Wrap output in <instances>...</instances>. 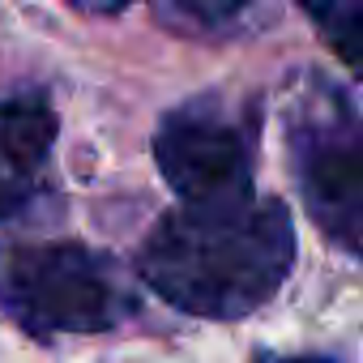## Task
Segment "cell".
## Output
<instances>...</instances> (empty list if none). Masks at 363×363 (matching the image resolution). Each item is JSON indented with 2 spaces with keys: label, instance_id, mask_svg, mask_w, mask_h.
I'll return each mask as SVG.
<instances>
[{
  "label": "cell",
  "instance_id": "obj_1",
  "mask_svg": "<svg viewBox=\"0 0 363 363\" xmlns=\"http://www.w3.org/2000/svg\"><path fill=\"white\" fill-rule=\"evenodd\" d=\"M295 265V227L278 197L179 206L141 244L137 269L171 308L235 320L278 295Z\"/></svg>",
  "mask_w": 363,
  "mask_h": 363
},
{
  "label": "cell",
  "instance_id": "obj_8",
  "mask_svg": "<svg viewBox=\"0 0 363 363\" xmlns=\"http://www.w3.org/2000/svg\"><path fill=\"white\" fill-rule=\"evenodd\" d=\"M69 5H77V9H86V13H116V9L128 5V0H69Z\"/></svg>",
  "mask_w": 363,
  "mask_h": 363
},
{
  "label": "cell",
  "instance_id": "obj_6",
  "mask_svg": "<svg viewBox=\"0 0 363 363\" xmlns=\"http://www.w3.org/2000/svg\"><path fill=\"white\" fill-rule=\"evenodd\" d=\"M325 43L363 77V0H299Z\"/></svg>",
  "mask_w": 363,
  "mask_h": 363
},
{
  "label": "cell",
  "instance_id": "obj_4",
  "mask_svg": "<svg viewBox=\"0 0 363 363\" xmlns=\"http://www.w3.org/2000/svg\"><path fill=\"white\" fill-rule=\"evenodd\" d=\"M154 158L184 206H235L257 197V111L227 99H189L158 120Z\"/></svg>",
  "mask_w": 363,
  "mask_h": 363
},
{
  "label": "cell",
  "instance_id": "obj_3",
  "mask_svg": "<svg viewBox=\"0 0 363 363\" xmlns=\"http://www.w3.org/2000/svg\"><path fill=\"white\" fill-rule=\"evenodd\" d=\"M0 308L35 337L107 333L133 312V295L82 244H13L0 248Z\"/></svg>",
  "mask_w": 363,
  "mask_h": 363
},
{
  "label": "cell",
  "instance_id": "obj_9",
  "mask_svg": "<svg viewBox=\"0 0 363 363\" xmlns=\"http://www.w3.org/2000/svg\"><path fill=\"white\" fill-rule=\"evenodd\" d=\"M257 363H329V359H316V354H265Z\"/></svg>",
  "mask_w": 363,
  "mask_h": 363
},
{
  "label": "cell",
  "instance_id": "obj_2",
  "mask_svg": "<svg viewBox=\"0 0 363 363\" xmlns=\"http://www.w3.org/2000/svg\"><path fill=\"white\" fill-rule=\"evenodd\" d=\"M286 145L316 231L346 257H363V116L354 103L320 73H303L286 103Z\"/></svg>",
  "mask_w": 363,
  "mask_h": 363
},
{
  "label": "cell",
  "instance_id": "obj_5",
  "mask_svg": "<svg viewBox=\"0 0 363 363\" xmlns=\"http://www.w3.org/2000/svg\"><path fill=\"white\" fill-rule=\"evenodd\" d=\"M56 116L43 99H5L0 103V223L22 214L52 158Z\"/></svg>",
  "mask_w": 363,
  "mask_h": 363
},
{
  "label": "cell",
  "instance_id": "obj_7",
  "mask_svg": "<svg viewBox=\"0 0 363 363\" xmlns=\"http://www.w3.org/2000/svg\"><path fill=\"white\" fill-rule=\"evenodd\" d=\"M167 13L184 26H201V30H214V26H227L231 18H240L252 0H162Z\"/></svg>",
  "mask_w": 363,
  "mask_h": 363
}]
</instances>
